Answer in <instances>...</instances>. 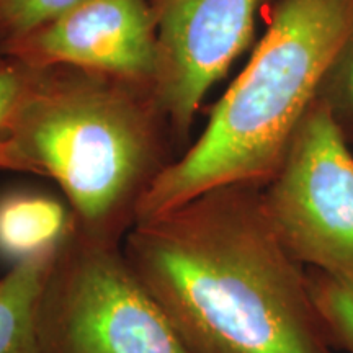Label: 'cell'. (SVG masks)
I'll list each match as a JSON object with an SVG mask.
<instances>
[{
    "mask_svg": "<svg viewBox=\"0 0 353 353\" xmlns=\"http://www.w3.org/2000/svg\"><path fill=\"white\" fill-rule=\"evenodd\" d=\"M131 268L188 353H334L263 187L229 185L134 223Z\"/></svg>",
    "mask_w": 353,
    "mask_h": 353,
    "instance_id": "obj_1",
    "label": "cell"
},
{
    "mask_svg": "<svg viewBox=\"0 0 353 353\" xmlns=\"http://www.w3.org/2000/svg\"><path fill=\"white\" fill-rule=\"evenodd\" d=\"M164 125L149 88L54 65L37 69L6 144L20 172L59 185L79 232L123 242L145 190L172 162Z\"/></svg>",
    "mask_w": 353,
    "mask_h": 353,
    "instance_id": "obj_2",
    "label": "cell"
},
{
    "mask_svg": "<svg viewBox=\"0 0 353 353\" xmlns=\"http://www.w3.org/2000/svg\"><path fill=\"white\" fill-rule=\"evenodd\" d=\"M353 0H275L267 32L205 131L141 198L136 223L229 185L267 187L316 100Z\"/></svg>",
    "mask_w": 353,
    "mask_h": 353,
    "instance_id": "obj_3",
    "label": "cell"
},
{
    "mask_svg": "<svg viewBox=\"0 0 353 353\" xmlns=\"http://www.w3.org/2000/svg\"><path fill=\"white\" fill-rule=\"evenodd\" d=\"M121 244L74 228L59 245L38 303L43 353H188Z\"/></svg>",
    "mask_w": 353,
    "mask_h": 353,
    "instance_id": "obj_4",
    "label": "cell"
},
{
    "mask_svg": "<svg viewBox=\"0 0 353 353\" xmlns=\"http://www.w3.org/2000/svg\"><path fill=\"white\" fill-rule=\"evenodd\" d=\"M263 198L298 262L353 281V154L316 100Z\"/></svg>",
    "mask_w": 353,
    "mask_h": 353,
    "instance_id": "obj_5",
    "label": "cell"
},
{
    "mask_svg": "<svg viewBox=\"0 0 353 353\" xmlns=\"http://www.w3.org/2000/svg\"><path fill=\"white\" fill-rule=\"evenodd\" d=\"M156 21L152 97L175 139H187L201 100L254 37L262 0H148Z\"/></svg>",
    "mask_w": 353,
    "mask_h": 353,
    "instance_id": "obj_6",
    "label": "cell"
},
{
    "mask_svg": "<svg viewBox=\"0 0 353 353\" xmlns=\"http://www.w3.org/2000/svg\"><path fill=\"white\" fill-rule=\"evenodd\" d=\"M0 54L33 69L64 65L152 92L156 21L148 0H83L34 32L2 44Z\"/></svg>",
    "mask_w": 353,
    "mask_h": 353,
    "instance_id": "obj_7",
    "label": "cell"
},
{
    "mask_svg": "<svg viewBox=\"0 0 353 353\" xmlns=\"http://www.w3.org/2000/svg\"><path fill=\"white\" fill-rule=\"evenodd\" d=\"M74 228L72 211L56 198L33 192L0 195V257L13 265L57 249Z\"/></svg>",
    "mask_w": 353,
    "mask_h": 353,
    "instance_id": "obj_8",
    "label": "cell"
},
{
    "mask_svg": "<svg viewBox=\"0 0 353 353\" xmlns=\"http://www.w3.org/2000/svg\"><path fill=\"white\" fill-rule=\"evenodd\" d=\"M57 249L12 265L10 272L0 278V353H43L37 312Z\"/></svg>",
    "mask_w": 353,
    "mask_h": 353,
    "instance_id": "obj_9",
    "label": "cell"
},
{
    "mask_svg": "<svg viewBox=\"0 0 353 353\" xmlns=\"http://www.w3.org/2000/svg\"><path fill=\"white\" fill-rule=\"evenodd\" d=\"M316 101L327 110L347 143L353 144V19L325 68Z\"/></svg>",
    "mask_w": 353,
    "mask_h": 353,
    "instance_id": "obj_10",
    "label": "cell"
},
{
    "mask_svg": "<svg viewBox=\"0 0 353 353\" xmlns=\"http://www.w3.org/2000/svg\"><path fill=\"white\" fill-rule=\"evenodd\" d=\"M309 288L334 348L353 353V281L309 268Z\"/></svg>",
    "mask_w": 353,
    "mask_h": 353,
    "instance_id": "obj_11",
    "label": "cell"
},
{
    "mask_svg": "<svg viewBox=\"0 0 353 353\" xmlns=\"http://www.w3.org/2000/svg\"><path fill=\"white\" fill-rule=\"evenodd\" d=\"M83 0H0V46L50 23Z\"/></svg>",
    "mask_w": 353,
    "mask_h": 353,
    "instance_id": "obj_12",
    "label": "cell"
},
{
    "mask_svg": "<svg viewBox=\"0 0 353 353\" xmlns=\"http://www.w3.org/2000/svg\"><path fill=\"white\" fill-rule=\"evenodd\" d=\"M37 69L0 54V148L7 141L17 113L32 88Z\"/></svg>",
    "mask_w": 353,
    "mask_h": 353,
    "instance_id": "obj_13",
    "label": "cell"
},
{
    "mask_svg": "<svg viewBox=\"0 0 353 353\" xmlns=\"http://www.w3.org/2000/svg\"><path fill=\"white\" fill-rule=\"evenodd\" d=\"M0 170L20 172L19 164H17V161L13 159L10 149H8V145H3V148H0Z\"/></svg>",
    "mask_w": 353,
    "mask_h": 353,
    "instance_id": "obj_14",
    "label": "cell"
},
{
    "mask_svg": "<svg viewBox=\"0 0 353 353\" xmlns=\"http://www.w3.org/2000/svg\"><path fill=\"white\" fill-rule=\"evenodd\" d=\"M262 2H272V0H262Z\"/></svg>",
    "mask_w": 353,
    "mask_h": 353,
    "instance_id": "obj_15",
    "label": "cell"
}]
</instances>
